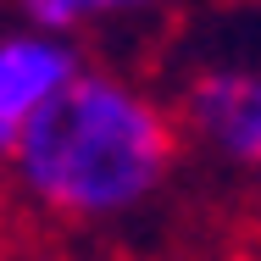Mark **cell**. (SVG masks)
Instances as JSON below:
<instances>
[{
	"label": "cell",
	"instance_id": "1",
	"mask_svg": "<svg viewBox=\"0 0 261 261\" xmlns=\"http://www.w3.org/2000/svg\"><path fill=\"white\" fill-rule=\"evenodd\" d=\"M178 161V128L117 72H78L17 139V184L56 217L100 222L145 206Z\"/></svg>",
	"mask_w": 261,
	"mask_h": 261
},
{
	"label": "cell",
	"instance_id": "2",
	"mask_svg": "<svg viewBox=\"0 0 261 261\" xmlns=\"http://www.w3.org/2000/svg\"><path fill=\"white\" fill-rule=\"evenodd\" d=\"M184 128L233 172L261 178V67H206L184 84Z\"/></svg>",
	"mask_w": 261,
	"mask_h": 261
},
{
	"label": "cell",
	"instance_id": "3",
	"mask_svg": "<svg viewBox=\"0 0 261 261\" xmlns=\"http://www.w3.org/2000/svg\"><path fill=\"white\" fill-rule=\"evenodd\" d=\"M84 72L78 50L67 45V34L50 28H17L0 34V156L17 150V139L28 134V122Z\"/></svg>",
	"mask_w": 261,
	"mask_h": 261
},
{
	"label": "cell",
	"instance_id": "4",
	"mask_svg": "<svg viewBox=\"0 0 261 261\" xmlns=\"http://www.w3.org/2000/svg\"><path fill=\"white\" fill-rule=\"evenodd\" d=\"M145 6H156V0H22L28 22L50 28V34H72L78 22H95L111 11H145Z\"/></svg>",
	"mask_w": 261,
	"mask_h": 261
},
{
	"label": "cell",
	"instance_id": "5",
	"mask_svg": "<svg viewBox=\"0 0 261 261\" xmlns=\"http://www.w3.org/2000/svg\"><path fill=\"white\" fill-rule=\"evenodd\" d=\"M245 261H261V256H245Z\"/></svg>",
	"mask_w": 261,
	"mask_h": 261
}]
</instances>
